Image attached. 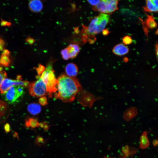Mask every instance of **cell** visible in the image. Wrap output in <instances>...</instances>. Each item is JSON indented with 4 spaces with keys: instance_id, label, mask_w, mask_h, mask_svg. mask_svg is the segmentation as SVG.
I'll use <instances>...</instances> for the list:
<instances>
[{
    "instance_id": "cell-1",
    "label": "cell",
    "mask_w": 158,
    "mask_h": 158,
    "mask_svg": "<svg viewBox=\"0 0 158 158\" xmlns=\"http://www.w3.org/2000/svg\"><path fill=\"white\" fill-rule=\"evenodd\" d=\"M57 80L55 98L66 102L73 101L77 94L82 88L78 80L75 77H70L62 74L58 77Z\"/></svg>"
},
{
    "instance_id": "cell-2",
    "label": "cell",
    "mask_w": 158,
    "mask_h": 158,
    "mask_svg": "<svg viewBox=\"0 0 158 158\" xmlns=\"http://www.w3.org/2000/svg\"><path fill=\"white\" fill-rule=\"evenodd\" d=\"M53 61H50L47 64L40 78L45 84L47 91L51 97L52 94L56 92L57 79L55 77L53 68Z\"/></svg>"
},
{
    "instance_id": "cell-3",
    "label": "cell",
    "mask_w": 158,
    "mask_h": 158,
    "mask_svg": "<svg viewBox=\"0 0 158 158\" xmlns=\"http://www.w3.org/2000/svg\"><path fill=\"white\" fill-rule=\"evenodd\" d=\"M109 20L108 14L101 13L91 21L87 27V32L92 35L99 33L104 30Z\"/></svg>"
},
{
    "instance_id": "cell-4",
    "label": "cell",
    "mask_w": 158,
    "mask_h": 158,
    "mask_svg": "<svg viewBox=\"0 0 158 158\" xmlns=\"http://www.w3.org/2000/svg\"><path fill=\"white\" fill-rule=\"evenodd\" d=\"M37 80L30 83L28 85L30 95L34 97H40L49 94L46 85L40 75L37 76Z\"/></svg>"
},
{
    "instance_id": "cell-5",
    "label": "cell",
    "mask_w": 158,
    "mask_h": 158,
    "mask_svg": "<svg viewBox=\"0 0 158 158\" xmlns=\"http://www.w3.org/2000/svg\"><path fill=\"white\" fill-rule=\"evenodd\" d=\"M16 80L5 78L3 81L0 86V92L4 94L11 87L13 86H20L23 87L28 86L29 83L28 81L22 80L20 76L18 77Z\"/></svg>"
},
{
    "instance_id": "cell-6",
    "label": "cell",
    "mask_w": 158,
    "mask_h": 158,
    "mask_svg": "<svg viewBox=\"0 0 158 158\" xmlns=\"http://www.w3.org/2000/svg\"><path fill=\"white\" fill-rule=\"evenodd\" d=\"M24 87L20 86H13L10 87L4 94V99L8 102L13 103L22 95Z\"/></svg>"
},
{
    "instance_id": "cell-7",
    "label": "cell",
    "mask_w": 158,
    "mask_h": 158,
    "mask_svg": "<svg viewBox=\"0 0 158 158\" xmlns=\"http://www.w3.org/2000/svg\"><path fill=\"white\" fill-rule=\"evenodd\" d=\"M65 71L66 75L72 78L75 77L78 73V69L77 66L72 63L67 64L65 67Z\"/></svg>"
},
{
    "instance_id": "cell-8",
    "label": "cell",
    "mask_w": 158,
    "mask_h": 158,
    "mask_svg": "<svg viewBox=\"0 0 158 158\" xmlns=\"http://www.w3.org/2000/svg\"><path fill=\"white\" fill-rule=\"evenodd\" d=\"M129 51L128 47L120 43L116 45L112 49L113 52L115 55L122 56L127 54Z\"/></svg>"
},
{
    "instance_id": "cell-9",
    "label": "cell",
    "mask_w": 158,
    "mask_h": 158,
    "mask_svg": "<svg viewBox=\"0 0 158 158\" xmlns=\"http://www.w3.org/2000/svg\"><path fill=\"white\" fill-rule=\"evenodd\" d=\"M146 5L143 7L145 11L148 12H158V1L148 0L146 1Z\"/></svg>"
},
{
    "instance_id": "cell-10",
    "label": "cell",
    "mask_w": 158,
    "mask_h": 158,
    "mask_svg": "<svg viewBox=\"0 0 158 158\" xmlns=\"http://www.w3.org/2000/svg\"><path fill=\"white\" fill-rule=\"evenodd\" d=\"M28 5L30 9L35 13L40 12L43 7L42 2L40 1L37 0L30 1Z\"/></svg>"
},
{
    "instance_id": "cell-11",
    "label": "cell",
    "mask_w": 158,
    "mask_h": 158,
    "mask_svg": "<svg viewBox=\"0 0 158 158\" xmlns=\"http://www.w3.org/2000/svg\"><path fill=\"white\" fill-rule=\"evenodd\" d=\"M69 59L75 58L80 51L79 46L76 44H71L66 47Z\"/></svg>"
},
{
    "instance_id": "cell-12",
    "label": "cell",
    "mask_w": 158,
    "mask_h": 158,
    "mask_svg": "<svg viewBox=\"0 0 158 158\" xmlns=\"http://www.w3.org/2000/svg\"><path fill=\"white\" fill-rule=\"evenodd\" d=\"M107 13L110 14L118 9V1L116 0H105Z\"/></svg>"
},
{
    "instance_id": "cell-13",
    "label": "cell",
    "mask_w": 158,
    "mask_h": 158,
    "mask_svg": "<svg viewBox=\"0 0 158 158\" xmlns=\"http://www.w3.org/2000/svg\"><path fill=\"white\" fill-rule=\"evenodd\" d=\"M28 111L31 114L36 115L39 114L41 111V107L40 105L37 103H31L27 107Z\"/></svg>"
},
{
    "instance_id": "cell-14",
    "label": "cell",
    "mask_w": 158,
    "mask_h": 158,
    "mask_svg": "<svg viewBox=\"0 0 158 158\" xmlns=\"http://www.w3.org/2000/svg\"><path fill=\"white\" fill-rule=\"evenodd\" d=\"M39 123L36 119L29 118L26 120L25 125V126L27 128H34L39 127Z\"/></svg>"
},
{
    "instance_id": "cell-15",
    "label": "cell",
    "mask_w": 158,
    "mask_h": 158,
    "mask_svg": "<svg viewBox=\"0 0 158 158\" xmlns=\"http://www.w3.org/2000/svg\"><path fill=\"white\" fill-rule=\"evenodd\" d=\"M11 61L9 55L1 54L0 56V66L4 67H8L11 64Z\"/></svg>"
},
{
    "instance_id": "cell-16",
    "label": "cell",
    "mask_w": 158,
    "mask_h": 158,
    "mask_svg": "<svg viewBox=\"0 0 158 158\" xmlns=\"http://www.w3.org/2000/svg\"><path fill=\"white\" fill-rule=\"evenodd\" d=\"M145 23L149 28L152 29L156 28L157 24L152 16L147 15V18L145 21Z\"/></svg>"
},
{
    "instance_id": "cell-17",
    "label": "cell",
    "mask_w": 158,
    "mask_h": 158,
    "mask_svg": "<svg viewBox=\"0 0 158 158\" xmlns=\"http://www.w3.org/2000/svg\"><path fill=\"white\" fill-rule=\"evenodd\" d=\"M149 145V142L146 133L144 132L140 138V146L142 149H145Z\"/></svg>"
},
{
    "instance_id": "cell-18",
    "label": "cell",
    "mask_w": 158,
    "mask_h": 158,
    "mask_svg": "<svg viewBox=\"0 0 158 158\" xmlns=\"http://www.w3.org/2000/svg\"><path fill=\"white\" fill-rule=\"evenodd\" d=\"M6 72L3 70V68L0 67V86L3 81L6 77Z\"/></svg>"
},
{
    "instance_id": "cell-19",
    "label": "cell",
    "mask_w": 158,
    "mask_h": 158,
    "mask_svg": "<svg viewBox=\"0 0 158 158\" xmlns=\"http://www.w3.org/2000/svg\"><path fill=\"white\" fill-rule=\"evenodd\" d=\"M123 43L125 44H129L132 42V40L131 37L129 36H124L122 39Z\"/></svg>"
},
{
    "instance_id": "cell-20",
    "label": "cell",
    "mask_w": 158,
    "mask_h": 158,
    "mask_svg": "<svg viewBox=\"0 0 158 158\" xmlns=\"http://www.w3.org/2000/svg\"><path fill=\"white\" fill-rule=\"evenodd\" d=\"M61 54L62 55V58L65 60H68L69 59L68 55V50L66 48L62 49Z\"/></svg>"
},
{
    "instance_id": "cell-21",
    "label": "cell",
    "mask_w": 158,
    "mask_h": 158,
    "mask_svg": "<svg viewBox=\"0 0 158 158\" xmlns=\"http://www.w3.org/2000/svg\"><path fill=\"white\" fill-rule=\"evenodd\" d=\"M45 68L44 66L40 64L38 67L36 68V71L38 75L41 74L45 70Z\"/></svg>"
},
{
    "instance_id": "cell-22",
    "label": "cell",
    "mask_w": 158,
    "mask_h": 158,
    "mask_svg": "<svg viewBox=\"0 0 158 158\" xmlns=\"http://www.w3.org/2000/svg\"><path fill=\"white\" fill-rule=\"evenodd\" d=\"M39 103L42 106L46 105L47 104V99L45 96L41 97L39 99Z\"/></svg>"
},
{
    "instance_id": "cell-23",
    "label": "cell",
    "mask_w": 158,
    "mask_h": 158,
    "mask_svg": "<svg viewBox=\"0 0 158 158\" xmlns=\"http://www.w3.org/2000/svg\"><path fill=\"white\" fill-rule=\"evenodd\" d=\"M4 129L5 132L8 133L11 131V127L10 124L8 123H6L4 126Z\"/></svg>"
},
{
    "instance_id": "cell-24",
    "label": "cell",
    "mask_w": 158,
    "mask_h": 158,
    "mask_svg": "<svg viewBox=\"0 0 158 158\" xmlns=\"http://www.w3.org/2000/svg\"><path fill=\"white\" fill-rule=\"evenodd\" d=\"M25 41L29 44L30 45L33 44L35 42V40L30 37H29L27 38Z\"/></svg>"
},
{
    "instance_id": "cell-25",
    "label": "cell",
    "mask_w": 158,
    "mask_h": 158,
    "mask_svg": "<svg viewBox=\"0 0 158 158\" xmlns=\"http://www.w3.org/2000/svg\"><path fill=\"white\" fill-rule=\"evenodd\" d=\"M100 0H88L87 1L88 3L90 5L93 6L97 5L99 2Z\"/></svg>"
},
{
    "instance_id": "cell-26",
    "label": "cell",
    "mask_w": 158,
    "mask_h": 158,
    "mask_svg": "<svg viewBox=\"0 0 158 158\" xmlns=\"http://www.w3.org/2000/svg\"><path fill=\"white\" fill-rule=\"evenodd\" d=\"M5 44L4 41L1 38H0V51L2 50Z\"/></svg>"
},
{
    "instance_id": "cell-27",
    "label": "cell",
    "mask_w": 158,
    "mask_h": 158,
    "mask_svg": "<svg viewBox=\"0 0 158 158\" xmlns=\"http://www.w3.org/2000/svg\"><path fill=\"white\" fill-rule=\"evenodd\" d=\"M1 25L3 26H10L11 25V23H10L7 22L6 21L2 20L1 23Z\"/></svg>"
},
{
    "instance_id": "cell-28",
    "label": "cell",
    "mask_w": 158,
    "mask_h": 158,
    "mask_svg": "<svg viewBox=\"0 0 158 158\" xmlns=\"http://www.w3.org/2000/svg\"><path fill=\"white\" fill-rule=\"evenodd\" d=\"M102 34L104 35H108L109 33V32L107 29L103 30L102 31Z\"/></svg>"
},
{
    "instance_id": "cell-29",
    "label": "cell",
    "mask_w": 158,
    "mask_h": 158,
    "mask_svg": "<svg viewBox=\"0 0 158 158\" xmlns=\"http://www.w3.org/2000/svg\"><path fill=\"white\" fill-rule=\"evenodd\" d=\"M2 54L5 55H9L10 54V52L7 49H5L4 50Z\"/></svg>"
},
{
    "instance_id": "cell-30",
    "label": "cell",
    "mask_w": 158,
    "mask_h": 158,
    "mask_svg": "<svg viewBox=\"0 0 158 158\" xmlns=\"http://www.w3.org/2000/svg\"><path fill=\"white\" fill-rule=\"evenodd\" d=\"M156 47V54L157 55V57L158 56V44L157 43L155 45Z\"/></svg>"
},
{
    "instance_id": "cell-31",
    "label": "cell",
    "mask_w": 158,
    "mask_h": 158,
    "mask_svg": "<svg viewBox=\"0 0 158 158\" xmlns=\"http://www.w3.org/2000/svg\"><path fill=\"white\" fill-rule=\"evenodd\" d=\"M103 158H112L109 157H104Z\"/></svg>"
}]
</instances>
